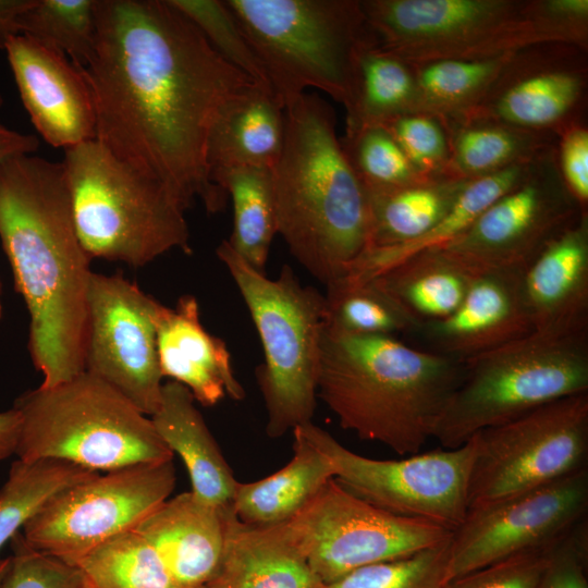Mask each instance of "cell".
Masks as SVG:
<instances>
[{
	"mask_svg": "<svg viewBox=\"0 0 588 588\" xmlns=\"http://www.w3.org/2000/svg\"><path fill=\"white\" fill-rule=\"evenodd\" d=\"M77 68L105 148L160 181L185 209L197 198L209 213L225 207L208 172L207 138L224 103L255 79L169 0H97L93 50Z\"/></svg>",
	"mask_w": 588,
	"mask_h": 588,
	"instance_id": "6da1fadb",
	"label": "cell"
},
{
	"mask_svg": "<svg viewBox=\"0 0 588 588\" xmlns=\"http://www.w3.org/2000/svg\"><path fill=\"white\" fill-rule=\"evenodd\" d=\"M0 240L28 309L40 387L83 373L91 259L76 233L62 161L29 154L0 163Z\"/></svg>",
	"mask_w": 588,
	"mask_h": 588,
	"instance_id": "7a4b0ae2",
	"label": "cell"
},
{
	"mask_svg": "<svg viewBox=\"0 0 588 588\" xmlns=\"http://www.w3.org/2000/svg\"><path fill=\"white\" fill-rule=\"evenodd\" d=\"M283 147L272 171L278 233L324 285L346 275L369 246L367 191L335 132V113L317 94L284 108Z\"/></svg>",
	"mask_w": 588,
	"mask_h": 588,
	"instance_id": "3957f363",
	"label": "cell"
},
{
	"mask_svg": "<svg viewBox=\"0 0 588 588\" xmlns=\"http://www.w3.org/2000/svg\"><path fill=\"white\" fill-rule=\"evenodd\" d=\"M464 362L396 336L324 329L317 396L343 429L416 454L462 380Z\"/></svg>",
	"mask_w": 588,
	"mask_h": 588,
	"instance_id": "277c9868",
	"label": "cell"
},
{
	"mask_svg": "<svg viewBox=\"0 0 588 588\" xmlns=\"http://www.w3.org/2000/svg\"><path fill=\"white\" fill-rule=\"evenodd\" d=\"M285 108L308 88L347 106L359 51L377 37L360 0H224Z\"/></svg>",
	"mask_w": 588,
	"mask_h": 588,
	"instance_id": "5b68a950",
	"label": "cell"
},
{
	"mask_svg": "<svg viewBox=\"0 0 588 588\" xmlns=\"http://www.w3.org/2000/svg\"><path fill=\"white\" fill-rule=\"evenodd\" d=\"M62 162L76 233L90 259L143 267L171 249L192 254L186 209L160 181L97 139L66 149Z\"/></svg>",
	"mask_w": 588,
	"mask_h": 588,
	"instance_id": "8992f818",
	"label": "cell"
},
{
	"mask_svg": "<svg viewBox=\"0 0 588 588\" xmlns=\"http://www.w3.org/2000/svg\"><path fill=\"white\" fill-rule=\"evenodd\" d=\"M243 297L258 332L264 362L256 379L266 412V432L280 438L310 422L317 384L326 299L313 286L301 284L290 266L277 279L248 265L226 240L216 249Z\"/></svg>",
	"mask_w": 588,
	"mask_h": 588,
	"instance_id": "52a82bcc",
	"label": "cell"
},
{
	"mask_svg": "<svg viewBox=\"0 0 588 588\" xmlns=\"http://www.w3.org/2000/svg\"><path fill=\"white\" fill-rule=\"evenodd\" d=\"M13 407L22 417L15 452L22 461L59 460L106 473L173 460L151 418L86 371L51 388L39 385Z\"/></svg>",
	"mask_w": 588,
	"mask_h": 588,
	"instance_id": "ba28073f",
	"label": "cell"
},
{
	"mask_svg": "<svg viewBox=\"0 0 588 588\" xmlns=\"http://www.w3.org/2000/svg\"><path fill=\"white\" fill-rule=\"evenodd\" d=\"M588 393V333H531L464 362L432 438L443 449L553 401Z\"/></svg>",
	"mask_w": 588,
	"mask_h": 588,
	"instance_id": "9c48e42d",
	"label": "cell"
},
{
	"mask_svg": "<svg viewBox=\"0 0 588 588\" xmlns=\"http://www.w3.org/2000/svg\"><path fill=\"white\" fill-rule=\"evenodd\" d=\"M378 44L412 64L481 60L547 42L532 0H360Z\"/></svg>",
	"mask_w": 588,
	"mask_h": 588,
	"instance_id": "30bf717a",
	"label": "cell"
},
{
	"mask_svg": "<svg viewBox=\"0 0 588 588\" xmlns=\"http://www.w3.org/2000/svg\"><path fill=\"white\" fill-rule=\"evenodd\" d=\"M468 511L553 483L587 468L588 393L544 404L473 437Z\"/></svg>",
	"mask_w": 588,
	"mask_h": 588,
	"instance_id": "8fae6325",
	"label": "cell"
},
{
	"mask_svg": "<svg viewBox=\"0 0 588 588\" xmlns=\"http://www.w3.org/2000/svg\"><path fill=\"white\" fill-rule=\"evenodd\" d=\"M298 427L330 458L333 479L369 504L450 531L466 517L473 438L455 449L416 453L404 460H375L343 446L313 421Z\"/></svg>",
	"mask_w": 588,
	"mask_h": 588,
	"instance_id": "7c38bea8",
	"label": "cell"
},
{
	"mask_svg": "<svg viewBox=\"0 0 588 588\" xmlns=\"http://www.w3.org/2000/svg\"><path fill=\"white\" fill-rule=\"evenodd\" d=\"M173 460L99 473L47 500L21 532L28 546L70 564L124 531L135 529L169 499Z\"/></svg>",
	"mask_w": 588,
	"mask_h": 588,
	"instance_id": "4fadbf2b",
	"label": "cell"
},
{
	"mask_svg": "<svg viewBox=\"0 0 588 588\" xmlns=\"http://www.w3.org/2000/svg\"><path fill=\"white\" fill-rule=\"evenodd\" d=\"M285 525L322 584L364 566L411 556L452 532L376 507L333 478Z\"/></svg>",
	"mask_w": 588,
	"mask_h": 588,
	"instance_id": "5bb4252c",
	"label": "cell"
},
{
	"mask_svg": "<svg viewBox=\"0 0 588 588\" xmlns=\"http://www.w3.org/2000/svg\"><path fill=\"white\" fill-rule=\"evenodd\" d=\"M588 213L565 186L556 146L445 247L474 272L523 271L554 238Z\"/></svg>",
	"mask_w": 588,
	"mask_h": 588,
	"instance_id": "9a60e30c",
	"label": "cell"
},
{
	"mask_svg": "<svg viewBox=\"0 0 588 588\" xmlns=\"http://www.w3.org/2000/svg\"><path fill=\"white\" fill-rule=\"evenodd\" d=\"M158 301L122 273H91L85 371L151 417L160 407L162 373L157 351Z\"/></svg>",
	"mask_w": 588,
	"mask_h": 588,
	"instance_id": "2e32d148",
	"label": "cell"
},
{
	"mask_svg": "<svg viewBox=\"0 0 588 588\" xmlns=\"http://www.w3.org/2000/svg\"><path fill=\"white\" fill-rule=\"evenodd\" d=\"M587 109L588 49L539 42L513 51L479 103L452 121H491L559 137L587 124Z\"/></svg>",
	"mask_w": 588,
	"mask_h": 588,
	"instance_id": "e0dca14e",
	"label": "cell"
},
{
	"mask_svg": "<svg viewBox=\"0 0 588 588\" xmlns=\"http://www.w3.org/2000/svg\"><path fill=\"white\" fill-rule=\"evenodd\" d=\"M588 469L467 512L451 532V581L514 554L547 547L587 517Z\"/></svg>",
	"mask_w": 588,
	"mask_h": 588,
	"instance_id": "ac0fdd59",
	"label": "cell"
},
{
	"mask_svg": "<svg viewBox=\"0 0 588 588\" xmlns=\"http://www.w3.org/2000/svg\"><path fill=\"white\" fill-rule=\"evenodd\" d=\"M1 49L23 106L46 143L66 150L96 139L91 89L63 52L21 34L8 36Z\"/></svg>",
	"mask_w": 588,
	"mask_h": 588,
	"instance_id": "d6986e66",
	"label": "cell"
},
{
	"mask_svg": "<svg viewBox=\"0 0 588 588\" xmlns=\"http://www.w3.org/2000/svg\"><path fill=\"white\" fill-rule=\"evenodd\" d=\"M520 271L476 272L458 307L448 317L421 323L411 333L424 350L462 362L534 332Z\"/></svg>",
	"mask_w": 588,
	"mask_h": 588,
	"instance_id": "ffe728a7",
	"label": "cell"
},
{
	"mask_svg": "<svg viewBox=\"0 0 588 588\" xmlns=\"http://www.w3.org/2000/svg\"><path fill=\"white\" fill-rule=\"evenodd\" d=\"M520 284L534 333H588V213L540 252Z\"/></svg>",
	"mask_w": 588,
	"mask_h": 588,
	"instance_id": "44dd1931",
	"label": "cell"
},
{
	"mask_svg": "<svg viewBox=\"0 0 588 588\" xmlns=\"http://www.w3.org/2000/svg\"><path fill=\"white\" fill-rule=\"evenodd\" d=\"M156 327L163 378L185 385L203 406H213L224 396L235 401L245 397L226 344L201 324L195 296H181L174 308L160 304Z\"/></svg>",
	"mask_w": 588,
	"mask_h": 588,
	"instance_id": "7402d4cb",
	"label": "cell"
},
{
	"mask_svg": "<svg viewBox=\"0 0 588 588\" xmlns=\"http://www.w3.org/2000/svg\"><path fill=\"white\" fill-rule=\"evenodd\" d=\"M226 511L183 492L167 499L135 530L154 547L180 588H198L219 564Z\"/></svg>",
	"mask_w": 588,
	"mask_h": 588,
	"instance_id": "603a6c76",
	"label": "cell"
},
{
	"mask_svg": "<svg viewBox=\"0 0 588 588\" xmlns=\"http://www.w3.org/2000/svg\"><path fill=\"white\" fill-rule=\"evenodd\" d=\"M285 523L255 526L225 513V534L219 564L208 588H319Z\"/></svg>",
	"mask_w": 588,
	"mask_h": 588,
	"instance_id": "cb8c5ba5",
	"label": "cell"
},
{
	"mask_svg": "<svg viewBox=\"0 0 588 588\" xmlns=\"http://www.w3.org/2000/svg\"><path fill=\"white\" fill-rule=\"evenodd\" d=\"M285 130L284 107L272 88L254 82L232 96L215 119L206 144L209 175L228 168L272 170Z\"/></svg>",
	"mask_w": 588,
	"mask_h": 588,
	"instance_id": "d4e9b609",
	"label": "cell"
},
{
	"mask_svg": "<svg viewBox=\"0 0 588 588\" xmlns=\"http://www.w3.org/2000/svg\"><path fill=\"white\" fill-rule=\"evenodd\" d=\"M150 418L163 442L182 458L191 491L220 510L232 509L238 481L195 406L192 392L173 380L163 383L160 407Z\"/></svg>",
	"mask_w": 588,
	"mask_h": 588,
	"instance_id": "484cf974",
	"label": "cell"
},
{
	"mask_svg": "<svg viewBox=\"0 0 588 588\" xmlns=\"http://www.w3.org/2000/svg\"><path fill=\"white\" fill-rule=\"evenodd\" d=\"M293 456L273 474L238 482L232 510L238 520L255 526L285 523L299 513L334 478L330 458L296 427Z\"/></svg>",
	"mask_w": 588,
	"mask_h": 588,
	"instance_id": "4316f807",
	"label": "cell"
},
{
	"mask_svg": "<svg viewBox=\"0 0 588 588\" xmlns=\"http://www.w3.org/2000/svg\"><path fill=\"white\" fill-rule=\"evenodd\" d=\"M475 273L446 249L432 248L406 258L373 280L418 326L451 315Z\"/></svg>",
	"mask_w": 588,
	"mask_h": 588,
	"instance_id": "83f0119b",
	"label": "cell"
},
{
	"mask_svg": "<svg viewBox=\"0 0 588 588\" xmlns=\"http://www.w3.org/2000/svg\"><path fill=\"white\" fill-rule=\"evenodd\" d=\"M466 184L438 175L395 188L366 189L368 249L401 246L421 237L445 217Z\"/></svg>",
	"mask_w": 588,
	"mask_h": 588,
	"instance_id": "f1b7e54d",
	"label": "cell"
},
{
	"mask_svg": "<svg viewBox=\"0 0 588 588\" xmlns=\"http://www.w3.org/2000/svg\"><path fill=\"white\" fill-rule=\"evenodd\" d=\"M443 124L449 134L450 157L442 175L467 182L535 161L554 148L559 139L555 135L491 121H446Z\"/></svg>",
	"mask_w": 588,
	"mask_h": 588,
	"instance_id": "f546056e",
	"label": "cell"
},
{
	"mask_svg": "<svg viewBox=\"0 0 588 588\" xmlns=\"http://www.w3.org/2000/svg\"><path fill=\"white\" fill-rule=\"evenodd\" d=\"M538 159L467 182L450 211L430 231L401 246L368 249L344 277L370 280L413 255L445 247L463 234L494 200L523 181Z\"/></svg>",
	"mask_w": 588,
	"mask_h": 588,
	"instance_id": "4dcf8cb0",
	"label": "cell"
},
{
	"mask_svg": "<svg viewBox=\"0 0 588 588\" xmlns=\"http://www.w3.org/2000/svg\"><path fill=\"white\" fill-rule=\"evenodd\" d=\"M345 132L382 124L395 117L418 111V87L414 65L377 41L358 53Z\"/></svg>",
	"mask_w": 588,
	"mask_h": 588,
	"instance_id": "1f68e13d",
	"label": "cell"
},
{
	"mask_svg": "<svg viewBox=\"0 0 588 588\" xmlns=\"http://www.w3.org/2000/svg\"><path fill=\"white\" fill-rule=\"evenodd\" d=\"M211 180L232 198L233 230L226 241L248 265L265 273L278 233L272 171L235 167L212 172Z\"/></svg>",
	"mask_w": 588,
	"mask_h": 588,
	"instance_id": "d6a6232c",
	"label": "cell"
},
{
	"mask_svg": "<svg viewBox=\"0 0 588 588\" xmlns=\"http://www.w3.org/2000/svg\"><path fill=\"white\" fill-rule=\"evenodd\" d=\"M512 52L491 59L413 64L418 111L433 114L441 121L462 118L479 103Z\"/></svg>",
	"mask_w": 588,
	"mask_h": 588,
	"instance_id": "836d02e7",
	"label": "cell"
},
{
	"mask_svg": "<svg viewBox=\"0 0 588 588\" xmlns=\"http://www.w3.org/2000/svg\"><path fill=\"white\" fill-rule=\"evenodd\" d=\"M89 588H180L135 529L115 535L72 563Z\"/></svg>",
	"mask_w": 588,
	"mask_h": 588,
	"instance_id": "e575fe53",
	"label": "cell"
},
{
	"mask_svg": "<svg viewBox=\"0 0 588 588\" xmlns=\"http://www.w3.org/2000/svg\"><path fill=\"white\" fill-rule=\"evenodd\" d=\"M326 327L358 335L412 333L417 323L373 280L340 278L326 285Z\"/></svg>",
	"mask_w": 588,
	"mask_h": 588,
	"instance_id": "d590c367",
	"label": "cell"
},
{
	"mask_svg": "<svg viewBox=\"0 0 588 588\" xmlns=\"http://www.w3.org/2000/svg\"><path fill=\"white\" fill-rule=\"evenodd\" d=\"M97 474L59 460L15 461L0 488V550L53 494Z\"/></svg>",
	"mask_w": 588,
	"mask_h": 588,
	"instance_id": "8d00e7d4",
	"label": "cell"
},
{
	"mask_svg": "<svg viewBox=\"0 0 588 588\" xmlns=\"http://www.w3.org/2000/svg\"><path fill=\"white\" fill-rule=\"evenodd\" d=\"M96 1L32 0L15 20V34L50 46L81 66L95 41Z\"/></svg>",
	"mask_w": 588,
	"mask_h": 588,
	"instance_id": "74e56055",
	"label": "cell"
},
{
	"mask_svg": "<svg viewBox=\"0 0 588 588\" xmlns=\"http://www.w3.org/2000/svg\"><path fill=\"white\" fill-rule=\"evenodd\" d=\"M340 143L367 191L395 188L426 179L415 170L393 136L381 124L345 132Z\"/></svg>",
	"mask_w": 588,
	"mask_h": 588,
	"instance_id": "f35d334b",
	"label": "cell"
},
{
	"mask_svg": "<svg viewBox=\"0 0 588 588\" xmlns=\"http://www.w3.org/2000/svg\"><path fill=\"white\" fill-rule=\"evenodd\" d=\"M451 536L411 556L371 564L319 588H446Z\"/></svg>",
	"mask_w": 588,
	"mask_h": 588,
	"instance_id": "ab89813d",
	"label": "cell"
},
{
	"mask_svg": "<svg viewBox=\"0 0 588 588\" xmlns=\"http://www.w3.org/2000/svg\"><path fill=\"white\" fill-rule=\"evenodd\" d=\"M169 2L195 24L229 63L256 82L269 85L258 58L224 1L169 0Z\"/></svg>",
	"mask_w": 588,
	"mask_h": 588,
	"instance_id": "60d3db41",
	"label": "cell"
},
{
	"mask_svg": "<svg viewBox=\"0 0 588 588\" xmlns=\"http://www.w3.org/2000/svg\"><path fill=\"white\" fill-rule=\"evenodd\" d=\"M422 176L442 175L450 157L449 134L443 122L427 112H411L382 123Z\"/></svg>",
	"mask_w": 588,
	"mask_h": 588,
	"instance_id": "b9f144b4",
	"label": "cell"
},
{
	"mask_svg": "<svg viewBox=\"0 0 588 588\" xmlns=\"http://www.w3.org/2000/svg\"><path fill=\"white\" fill-rule=\"evenodd\" d=\"M12 554L0 588H85L81 571L26 543L21 531L11 539Z\"/></svg>",
	"mask_w": 588,
	"mask_h": 588,
	"instance_id": "7bdbcfd3",
	"label": "cell"
},
{
	"mask_svg": "<svg viewBox=\"0 0 588 588\" xmlns=\"http://www.w3.org/2000/svg\"><path fill=\"white\" fill-rule=\"evenodd\" d=\"M588 522L576 523L548 550L537 588H588Z\"/></svg>",
	"mask_w": 588,
	"mask_h": 588,
	"instance_id": "ee69618b",
	"label": "cell"
},
{
	"mask_svg": "<svg viewBox=\"0 0 588 588\" xmlns=\"http://www.w3.org/2000/svg\"><path fill=\"white\" fill-rule=\"evenodd\" d=\"M551 544L476 569L451 581L446 588H537Z\"/></svg>",
	"mask_w": 588,
	"mask_h": 588,
	"instance_id": "f6af8a7d",
	"label": "cell"
},
{
	"mask_svg": "<svg viewBox=\"0 0 588 588\" xmlns=\"http://www.w3.org/2000/svg\"><path fill=\"white\" fill-rule=\"evenodd\" d=\"M534 13L548 42L588 49V0H534Z\"/></svg>",
	"mask_w": 588,
	"mask_h": 588,
	"instance_id": "bcb514c9",
	"label": "cell"
},
{
	"mask_svg": "<svg viewBox=\"0 0 588 588\" xmlns=\"http://www.w3.org/2000/svg\"><path fill=\"white\" fill-rule=\"evenodd\" d=\"M556 162L565 186L588 211V124L572 126L559 136Z\"/></svg>",
	"mask_w": 588,
	"mask_h": 588,
	"instance_id": "7dc6e473",
	"label": "cell"
},
{
	"mask_svg": "<svg viewBox=\"0 0 588 588\" xmlns=\"http://www.w3.org/2000/svg\"><path fill=\"white\" fill-rule=\"evenodd\" d=\"M2 105L0 94V109ZM38 147L39 140L35 135L9 128L0 121V163L11 157L34 154Z\"/></svg>",
	"mask_w": 588,
	"mask_h": 588,
	"instance_id": "c3c4849f",
	"label": "cell"
},
{
	"mask_svg": "<svg viewBox=\"0 0 588 588\" xmlns=\"http://www.w3.org/2000/svg\"><path fill=\"white\" fill-rule=\"evenodd\" d=\"M21 427L22 417L15 407L0 413V461L15 454Z\"/></svg>",
	"mask_w": 588,
	"mask_h": 588,
	"instance_id": "681fc988",
	"label": "cell"
},
{
	"mask_svg": "<svg viewBox=\"0 0 588 588\" xmlns=\"http://www.w3.org/2000/svg\"><path fill=\"white\" fill-rule=\"evenodd\" d=\"M32 0H0V48L4 39L15 35V20Z\"/></svg>",
	"mask_w": 588,
	"mask_h": 588,
	"instance_id": "f907efd6",
	"label": "cell"
},
{
	"mask_svg": "<svg viewBox=\"0 0 588 588\" xmlns=\"http://www.w3.org/2000/svg\"><path fill=\"white\" fill-rule=\"evenodd\" d=\"M8 563H9V556L0 560V580L7 569Z\"/></svg>",
	"mask_w": 588,
	"mask_h": 588,
	"instance_id": "816d5d0a",
	"label": "cell"
},
{
	"mask_svg": "<svg viewBox=\"0 0 588 588\" xmlns=\"http://www.w3.org/2000/svg\"><path fill=\"white\" fill-rule=\"evenodd\" d=\"M1 315H2V284L0 280V318H1Z\"/></svg>",
	"mask_w": 588,
	"mask_h": 588,
	"instance_id": "f5cc1de1",
	"label": "cell"
},
{
	"mask_svg": "<svg viewBox=\"0 0 588 588\" xmlns=\"http://www.w3.org/2000/svg\"><path fill=\"white\" fill-rule=\"evenodd\" d=\"M198 588H208L207 586H201V587H198Z\"/></svg>",
	"mask_w": 588,
	"mask_h": 588,
	"instance_id": "db71d44e",
	"label": "cell"
},
{
	"mask_svg": "<svg viewBox=\"0 0 588 588\" xmlns=\"http://www.w3.org/2000/svg\"><path fill=\"white\" fill-rule=\"evenodd\" d=\"M85 588H89V587H87V585H86Z\"/></svg>",
	"mask_w": 588,
	"mask_h": 588,
	"instance_id": "11a10c76",
	"label": "cell"
}]
</instances>
